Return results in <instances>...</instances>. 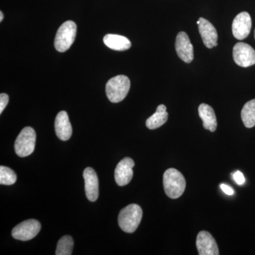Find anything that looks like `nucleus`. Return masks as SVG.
Segmentation results:
<instances>
[{
	"label": "nucleus",
	"instance_id": "nucleus-1",
	"mask_svg": "<svg viewBox=\"0 0 255 255\" xmlns=\"http://www.w3.org/2000/svg\"><path fill=\"white\" fill-rule=\"evenodd\" d=\"M163 186L164 191L169 198L178 199L185 190V178L177 169L169 168L164 172Z\"/></svg>",
	"mask_w": 255,
	"mask_h": 255
},
{
	"label": "nucleus",
	"instance_id": "nucleus-2",
	"mask_svg": "<svg viewBox=\"0 0 255 255\" xmlns=\"http://www.w3.org/2000/svg\"><path fill=\"white\" fill-rule=\"evenodd\" d=\"M142 217V211L140 206L135 204H130L119 213V226L124 232L134 233L140 225Z\"/></svg>",
	"mask_w": 255,
	"mask_h": 255
},
{
	"label": "nucleus",
	"instance_id": "nucleus-3",
	"mask_svg": "<svg viewBox=\"0 0 255 255\" xmlns=\"http://www.w3.org/2000/svg\"><path fill=\"white\" fill-rule=\"evenodd\" d=\"M130 82L125 75H117L110 79L106 85V93L112 103H119L127 97L130 90Z\"/></svg>",
	"mask_w": 255,
	"mask_h": 255
},
{
	"label": "nucleus",
	"instance_id": "nucleus-4",
	"mask_svg": "<svg viewBox=\"0 0 255 255\" xmlns=\"http://www.w3.org/2000/svg\"><path fill=\"white\" fill-rule=\"evenodd\" d=\"M77 25L73 21H67L60 26L55 38V49L60 53L67 51L75 41Z\"/></svg>",
	"mask_w": 255,
	"mask_h": 255
},
{
	"label": "nucleus",
	"instance_id": "nucleus-5",
	"mask_svg": "<svg viewBox=\"0 0 255 255\" xmlns=\"http://www.w3.org/2000/svg\"><path fill=\"white\" fill-rule=\"evenodd\" d=\"M36 134L31 127H25L18 134L14 143L16 155L21 157L31 155L36 146Z\"/></svg>",
	"mask_w": 255,
	"mask_h": 255
},
{
	"label": "nucleus",
	"instance_id": "nucleus-6",
	"mask_svg": "<svg viewBox=\"0 0 255 255\" xmlns=\"http://www.w3.org/2000/svg\"><path fill=\"white\" fill-rule=\"evenodd\" d=\"M41 225L34 219L26 220L13 228L12 237L21 241H28L36 237L41 231Z\"/></svg>",
	"mask_w": 255,
	"mask_h": 255
},
{
	"label": "nucleus",
	"instance_id": "nucleus-7",
	"mask_svg": "<svg viewBox=\"0 0 255 255\" xmlns=\"http://www.w3.org/2000/svg\"><path fill=\"white\" fill-rule=\"evenodd\" d=\"M233 55L235 63L243 68H248L255 64V50L248 43H236L233 48Z\"/></svg>",
	"mask_w": 255,
	"mask_h": 255
},
{
	"label": "nucleus",
	"instance_id": "nucleus-8",
	"mask_svg": "<svg viewBox=\"0 0 255 255\" xmlns=\"http://www.w3.org/2000/svg\"><path fill=\"white\" fill-rule=\"evenodd\" d=\"M252 19L251 15L243 11L236 16L233 21L232 31L235 38L238 40L245 39L251 33Z\"/></svg>",
	"mask_w": 255,
	"mask_h": 255
},
{
	"label": "nucleus",
	"instance_id": "nucleus-9",
	"mask_svg": "<svg viewBox=\"0 0 255 255\" xmlns=\"http://www.w3.org/2000/svg\"><path fill=\"white\" fill-rule=\"evenodd\" d=\"M134 161L130 157H125L119 162L115 169V181L120 187L127 185L133 176Z\"/></svg>",
	"mask_w": 255,
	"mask_h": 255
},
{
	"label": "nucleus",
	"instance_id": "nucleus-10",
	"mask_svg": "<svg viewBox=\"0 0 255 255\" xmlns=\"http://www.w3.org/2000/svg\"><path fill=\"white\" fill-rule=\"evenodd\" d=\"M175 49L179 58L184 63H190L194 59V48L185 32H179L176 38Z\"/></svg>",
	"mask_w": 255,
	"mask_h": 255
},
{
	"label": "nucleus",
	"instance_id": "nucleus-11",
	"mask_svg": "<svg viewBox=\"0 0 255 255\" xmlns=\"http://www.w3.org/2000/svg\"><path fill=\"white\" fill-rule=\"evenodd\" d=\"M196 248L200 255H219V250L214 237L207 231H201L196 238Z\"/></svg>",
	"mask_w": 255,
	"mask_h": 255
},
{
	"label": "nucleus",
	"instance_id": "nucleus-12",
	"mask_svg": "<svg viewBox=\"0 0 255 255\" xmlns=\"http://www.w3.org/2000/svg\"><path fill=\"white\" fill-rule=\"evenodd\" d=\"M199 31L204 45L208 48H212L218 45V33L216 28L208 20L199 18L197 21Z\"/></svg>",
	"mask_w": 255,
	"mask_h": 255
},
{
	"label": "nucleus",
	"instance_id": "nucleus-13",
	"mask_svg": "<svg viewBox=\"0 0 255 255\" xmlns=\"http://www.w3.org/2000/svg\"><path fill=\"white\" fill-rule=\"evenodd\" d=\"M85 189L86 196L90 201H97L99 196V179L95 170L91 167H87L84 170Z\"/></svg>",
	"mask_w": 255,
	"mask_h": 255
},
{
	"label": "nucleus",
	"instance_id": "nucleus-14",
	"mask_svg": "<svg viewBox=\"0 0 255 255\" xmlns=\"http://www.w3.org/2000/svg\"><path fill=\"white\" fill-rule=\"evenodd\" d=\"M55 130L57 136L63 141L68 140L73 133L71 124L69 120L68 114L62 111L57 115L55 121Z\"/></svg>",
	"mask_w": 255,
	"mask_h": 255
},
{
	"label": "nucleus",
	"instance_id": "nucleus-15",
	"mask_svg": "<svg viewBox=\"0 0 255 255\" xmlns=\"http://www.w3.org/2000/svg\"><path fill=\"white\" fill-rule=\"evenodd\" d=\"M199 115L203 121V127L206 130L214 132L217 128V119L214 109L206 104H201L199 107Z\"/></svg>",
	"mask_w": 255,
	"mask_h": 255
},
{
	"label": "nucleus",
	"instance_id": "nucleus-16",
	"mask_svg": "<svg viewBox=\"0 0 255 255\" xmlns=\"http://www.w3.org/2000/svg\"><path fill=\"white\" fill-rule=\"evenodd\" d=\"M104 43L111 49L124 51L131 47V43L127 37L117 34H107L104 37Z\"/></svg>",
	"mask_w": 255,
	"mask_h": 255
},
{
	"label": "nucleus",
	"instance_id": "nucleus-17",
	"mask_svg": "<svg viewBox=\"0 0 255 255\" xmlns=\"http://www.w3.org/2000/svg\"><path fill=\"white\" fill-rule=\"evenodd\" d=\"M167 119L168 113L167 112V107L164 105H159L155 113L146 121V127L150 130L158 128L167 122Z\"/></svg>",
	"mask_w": 255,
	"mask_h": 255
},
{
	"label": "nucleus",
	"instance_id": "nucleus-18",
	"mask_svg": "<svg viewBox=\"0 0 255 255\" xmlns=\"http://www.w3.org/2000/svg\"><path fill=\"white\" fill-rule=\"evenodd\" d=\"M241 118L246 128H251L255 127V99L244 105L241 112Z\"/></svg>",
	"mask_w": 255,
	"mask_h": 255
},
{
	"label": "nucleus",
	"instance_id": "nucleus-19",
	"mask_svg": "<svg viewBox=\"0 0 255 255\" xmlns=\"http://www.w3.org/2000/svg\"><path fill=\"white\" fill-rule=\"evenodd\" d=\"M74 241L73 238L69 236H63L60 238L57 246L55 255H70L73 253Z\"/></svg>",
	"mask_w": 255,
	"mask_h": 255
},
{
	"label": "nucleus",
	"instance_id": "nucleus-20",
	"mask_svg": "<svg viewBox=\"0 0 255 255\" xmlns=\"http://www.w3.org/2000/svg\"><path fill=\"white\" fill-rule=\"evenodd\" d=\"M16 181V175L9 167H0V184L1 185H12Z\"/></svg>",
	"mask_w": 255,
	"mask_h": 255
},
{
	"label": "nucleus",
	"instance_id": "nucleus-21",
	"mask_svg": "<svg viewBox=\"0 0 255 255\" xmlns=\"http://www.w3.org/2000/svg\"><path fill=\"white\" fill-rule=\"evenodd\" d=\"M9 102V96L5 93H1L0 95V114L2 113L3 111L6 108Z\"/></svg>",
	"mask_w": 255,
	"mask_h": 255
},
{
	"label": "nucleus",
	"instance_id": "nucleus-22",
	"mask_svg": "<svg viewBox=\"0 0 255 255\" xmlns=\"http://www.w3.org/2000/svg\"><path fill=\"white\" fill-rule=\"evenodd\" d=\"M233 179H234L235 182L237 183L238 185H243L246 182V178H245L243 174L240 172V171H237V172L233 174Z\"/></svg>",
	"mask_w": 255,
	"mask_h": 255
},
{
	"label": "nucleus",
	"instance_id": "nucleus-23",
	"mask_svg": "<svg viewBox=\"0 0 255 255\" xmlns=\"http://www.w3.org/2000/svg\"><path fill=\"white\" fill-rule=\"evenodd\" d=\"M220 187H221V189H222L223 192L227 195L232 196L234 194V190L232 188L228 186L227 184H221Z\"/></svg>",
	"mask_w": 255,
	"mask_h": 255
},
{
	"label": "nucleus",
	"instance_id": "nucleus-24",
	"mask_svg": "<svg viewBox=\"0 0 255 255\" xmlns=\"http://www.w3.org/2000/svg\"><path fill=\"white\" fill-rule=\"evenodd\" d=\"M3 18H4V14H3L2 11H0V21H2Z\"/></svg>",
	"mask_w": 255,
	"mask_h": 255
},
{
	"label": "nucleus",
	"instance_id": "nucleus-25",
	"mask_svg": "<svg viewBox=\"0 0 255 255\" xmlns=\"http://www.w3.org/2000/svg\"><path fill=\"white\" fill-rule=\"evenodd\" d=\"M254 35H255V32H254Z\"/></svg>",
	"mask_w": 255,
	"mask_h": 255
}]
</instances>
